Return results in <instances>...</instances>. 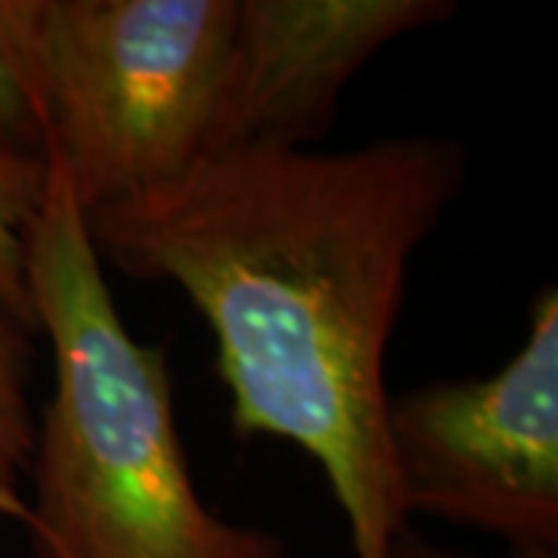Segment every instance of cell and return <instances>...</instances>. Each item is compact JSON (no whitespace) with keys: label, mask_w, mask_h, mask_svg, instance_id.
I'll use <instances>...</instances> for the list:
<instances>
[{"label":"cell","mask_w":558,"mask_h":558,"mask_svg":"<svg viewBox=\"0 0 558 558\" xmlns=\"http://www.w3.org/2000/svg\"><path fill=\"white\" fill-rule=\"evenodd\" d=\"M32 336L0 307V472L20 475L32 465L35 418L28 403L32 385Z\"/></svg>","instance_id":"obj_8"},{"label":"cell","mask_w":558,"mask_h":558,"mask_svg":"<svg viewBox=\"0 0 558 558\" xmlns=\"http://www.w3.org/2000/svg\"><path fill=\"white\" fill-rule=\"evenodd\" d=\"M457 140L205 156L137 199L84 215L100 264L178 286L218 344L240 438L319 465L354 558L410 531L385 440V354L410 260L465 183Z\"/></svg>","instance_id":"obj_1"},{"label":"cell","mask_w":558,"mask_h":558,"mask_svg":"<svg viewBox=\"0 0 558 558\" xmlns=\"http://www.w3.org/2000/svg\"><path fill=\"white\" fill-rule=\"evenodd\" d=\"M385 440L400 506L506 539L521 558L558 549V292L487 379L432 381L388 398Z\"/></svg>","instance_id":"obj_4"},{"label":"cell","mask_w":558,"mask_h":558,"mask_svg":"<svg viewBox=\"0 0 558 558\" xmlns=\"http://www.w3.org/2000/svg\"><path fill=\"white\" fill-rule=\"evenodd\" d=\"M236 0H35L47 156L81 215L205 156Z\"/></svg>","instance_id":"obj_3"},{"label":"cell","mask_w":558,"mask_h":558,"mask_svg":"<svg viewBox=\"0 0 558 558\" xmlns=\"http://www.w3.org/2000/svg\"><path fill=\"white\" fill-rule=\"evenodd\" d=\"M395 558H472L465 553H457V549H444V546H435L428 539L416 537L413 531H403V537L398 539L395 546Z\"/></svg>","instance_id":"obj_9"},{"label":"cell","mask_w":558,"mask_h":558,"mask_svg":"<svg viewBox=\"0 0 558 558\" xmlns=\"http://www.w3.org/2000/svg\"><path fill=\"white\" fill-rule=\"evenodd\" d=\"M44 161L0 153V307L28 332H38V317L28 292L25 233L44 196Z\"/></svg>","instance_id":"obj_7"},{"label":"cell","mask_w":558,"mask_h":558,"mask_svg":"<svg viewBox=\"0 0 558 558\" xmlns=\"http://www.w3.org/2000/svg\"><path fill=\"white\" fill-rule=\"evenodd\" d=\"M453 10L447 0H236L205 156L314 149L373 57Z\"/></svg>","instance_id":"obj_5"},{"label":"cell","mask_w":558,"mask_h":558,"mask_svg":"<svg viewBox=\"0 0 558 558\" xmlns=\"http://www.w3.org/2000/svg\"><path fill=\"white\" fill-rule=\"evenodd\" d=\"M25 233L38 329L53 348V395L35 425L28 531L40 558H286L264 527L220 519L190 475L168 351L119 317L78 202L44 161Z\"/></svg>","instance_id":"obj_2"},{"label":"cell","mask_w":558,"mask_h":558,"mask_svg":"<svg viewBox=\"0 0 558 558\" xmlns=\"http://www.w3.org/2000/svg\"><path fill=\"white\" fill-rule=\"evenodd\" d=\"M0 515L28 524V502L20 497L16 475H10V472H0Z\"/></svg>","instance_id":"obj_10"},{"label":"cell","mask_w":558,"mask_h":558,"mask_svg":"<svg viewBox=\"0 0 558 558\" xmlns=\"http://www.w3.org/2000/svg\"><path fill=\"white\" fill-rule=\"evenodd\" d=\"M0 153L44 161L35 72V0H0Z\"/></svg>","instance_id":"obj_6"}]
</instances>
